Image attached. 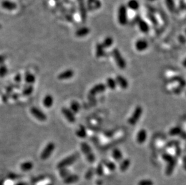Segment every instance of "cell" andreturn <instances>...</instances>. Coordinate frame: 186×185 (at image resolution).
<instances>
[{
  "label": "cell",
  "mask_w": 186,
  "mask_h": 185,
  "mask_svg": "<svg viewBox=\"0 0 186 185\" xmlns=\"http://www.w3.org/2000/svg\"><path fill=\"white\" fill-rule=\"evenodd\" d=\"M111 56L114 58L117 66L121 69H125L127 67V63L125 60L122 56L121 52L117 48H114L111 52Z\"/></svg>",
  "instance_id": "2"
},
{
  "label": "cell",
  "mask_w": 186,
  "mask_h": 185,
  "mask_svg": "<svg viewBox=\"0 0 186 185\" xmlns=\"http://www.w3.org/2000/svg\"></svg>",
  "instance_id": "63"
},
{
  "label": "cell",
  "mask_w": 186,
  "mask_h": 185,
  "mask_svg": "<svg viewBox=\"0 0 186 185\" xmlns=\"http://www.w3.org/2000/svg\"><path fill=\"white\" fill-rule=\"evenodd\" d=\"M81 149L82 152L86 156L87 161L91 164L93 163L95 161V156L92 152L91 146L87 143L83 142L81 144Z\"/></svg>",
  "instance_id": "5"
},
{
  "label": "cell",
  "mask_w": 186,
  "mask_h": 185,
  "mask_svg": "<svg viewBox=\"0 0 186 185\" xmlns=\"http://www.w3.org/2000/svg\"><path fill=\"white\" fill-rule=\"evenodd\" d=\"M91 32L90 29L88 27H84L79 28L75 32V35L78 37H83L88 35Z\"/></svg>",
  "instance_id": "21"
},
{
  "label": "cell",
  "mask_w": 186,
  "mask_h": 185,
  "mask_svg": "<svg viewBox=\"0 0 186 185\" xmlns=\"http://www.w3.org/2000/svg\"><path fill=\"white\" fill-rule=\"evenodd\" d=\"M162 158L168 163V162H170L174 158V157L172 154H170L169 153H163L162 154Z\"/></svg>",
  "instance_id": "43"
},
{
  "label": "cell",
  "mask_w": 186,
  "mask_h": 185,
  "mask_svg": "<svg viewBox=\"0 0 186 185\" xmlns=\"http://www.w3.org/2000/svg\"><path fill=\"white\" fill-rule=\"evenodd\" d=\"M131 161L129 159H125L121 162L119 168L122 172L126 171L130 165Z\"/></svg>",
  "instance_id": "30"
},
{
  "label": "cell",
  "mask_w": 186,
  "mask_h": 185,
  "mask_svg": "<svg viewBox=\"0 0 186 185\" xmlns=\"http://www.w3.org/2000/svg\"><path fill=\"white\" fill-rule=\"evenodd\" d=\"M146 7L148 9V12H150V13H154L155 14L157 12V9L155 7H154V6L150 5V4H147L146 5Z\"/></svg>",
  "instance_id": "46"
},
{
  "label": "cell",
  "mask_w": 186,
  "mask_h": 185,
  "mask_svg": "<svg viewBox=\"0 0 186 185\" xmlns=\"http://www.w3.org/2000/svg\"><path fill=\"white\" fill-rule=\"evenodd\" d=\"M25 81L27 84L32 85L36 81L35 76L30 72H27L25 74Z\"/></svg>",
  "instance_id": "27"
},
{
  "label": "cell",
  "mask_w": 186,
  "mask_h": 185,
  "mask_svg": "<svg viewBox=\"0 0 186 185\" xmlns=\"http://www.w3.org/2000/svg\"><path fill=\"white\" fill-rule=\"evenodd\" d=\"M102 6L100 0H87L86 8L87 11L93 12L99 9Z\"/></svg>",
  "instance_id": "9"
},
{
  "label": "cell",
  "mask_w": 186,
  "mask_h": 185,
  "mask_svg": "<svg viewBox=\"0 0 186 185\" xmlns=\"http://www.w3.org/2000/svg\"><path fill=\"white\" fill-rule=\"evenodd\" d=\"M79 180V177L76 174H70L64 179V183L69 185L77 182Z\"/></svg>",
  "instance_id": "24"
},
{
  "label": "cell",
  "mask_w": 186,
  "mask_h": 185,
  "mask_svg": "<svg viewBox=\"0 0 186 185\" xmlns=\"http://www.w3.org/2000/svg\"><path fill=\"white\" fill-rule=\"evenodd\" d=\"M127 7L125 5H121L117 10V20L120 25H125L128 24Z\"/></svg>",
  "instance_id": "4"
},
{
  "label": "cell",
  "mask_w": 186,
  "mask_h": 185,
  "mask_svg": "<svg viewBox=\"0 0 186 185\" xmlns=\"http://www.w3.org/2000/svg\"><path fill=\"white\" fill-rule=\"evenodd\" d=\"M135 48L137 51H144L148 48V43L145 39H139L135 43Z\"/></svg>",
  "instance_id": "13"
},
{
  "label": "cell",
  "mask_w": 186,
  "mask_h": 185,
  "mask_svg": "<svg viewBox=\"0 0 186 185\" xmlns=\"http://www.w3.org/2000/svg\"><path fill=\"white\" fill-rule=\"evenodd\" d=\"M180 144V141L178 140H172L169 142H168V143L165 145V147L166 148H171L172 147H177L178 146H179Z\"/></svg>",
  "instance_id": "39"
},
{
  "label": "cell",
  "mask_w": 186,
  "mask_h": 185,
  "mask_svg": "<svg viewBox=\"0 0 186 185\" xmlns=\"http://www.w3.org/2000/svg\"><path fill=\"white\" fill-rule=\"evenodd\" d=\"M34 90V87L32 85H28L22 91V95L24 96H28L31 95Z\"/></svg>",
  "instance_id": "35"
},
{
  "label": "cell",
  "mask_w": 186,
  "mask_h": 185,
  "mask_svg": "<svg viewBox=\"0 0 186 185\" xmlns=\"http://www.w3.org/2000/svg\"><path fill=\"white\" fill-rule=\"evenodd\" d=\"M160 16H161V18H162V19L164 20V22H165L168 23V21H167L168 18H167V16H166V14L165 13V12H164L163 11H161V12H160Z\"/></svg>",
  "instance_id": "50"
},
{
  "label": "cell",
  "mask_w": 186,
  "mask_h": 185,
  "mask_svg": "<svg viewBox=\"0 0 186 185\" xmlns=\"http://www.w3.org/2000/svg\"><path fill=\"white\" fill-rule=\"evenodd\" d=\"M134 24H137L140 31L144 33H148L150 30V27L147 21L141 18L140 15H137L132 20Z\"/></svg>",
  "instance_id": "3"
},
{
  "label": "cell",
  "mask_w": 186,
  "mask_h": 185,
  "mask_svg": "<svg viewBox=\"0 0 186 185\" xmlns=\"http://www.w3.org/2000/svg\"><path fill=\"white\" fill-rule=\"evenodd\" d=\"M181 153H182V151L180 146H177L175 148V157L176 158L180 157L181 155Z\"/></svg>",
  "instance_id": "48"
},
{
  "label": "cell",
  "mask_w": 186,
  "mask_h": 185,
  "mask_svg": "<svg viewBox=\"0 0 186 185\" xmlns=\"http://www.w3.org/2000/svg\"><path fill=\"white\" fill-rule=\"evenodd\" d=\"M74 75V72L71 69L66 70L58 75L57 78L59 80H66L73 78Z\"/></svg>",
  "instance_id": "15"
},
{
  "label": "cell",
  "mask_w": 186,
  "mask_h": 185,
  "mask_svg": "<svg viewBox=\"0 0 186 185\" xmlns=\"http://www.w3.org/2000/svg\"><path fill=\"white\" fill-rule=\"evenodd\" d=\"M30 112L37 120L39 121L43 122L46 120V115H45V114L36 107H32L30 109Z\"/></svg>",
  "instance_id": "10"
},
{
  "label": "cell",
  "mask_w": 186,
  "mask_h": 185,
  "mask_svg": "<svg viewBox=\"0 0 186 185\" xmlns=\"http://www.w3.org/2000/svg\"><path fill=\"white\" fill-rule=\"evenodd\" d=\"M14 80L17 83H19L20 82V81H22V76L20 74H17L15 76V78H14Z\"/></svg>",
  "instance_id": "49"
},
{
  "label": "cell",
  "mask_w": 186,
  "mask_h": 185,
  "mask_svg": "<svg viewBox=\"0 0 186 185\" xmlns=\"http://www.w3.org/2000/svg\"><path fill=\"white\" fill-rule=\"evenodd\" d=\"M78 9L80 15V18L81 21L84 23L86 22L87 16V10L86 8V4L84 0H77Z\"/></svg>",
  "instance_id": "8"
},
{
  "label": "cell",
  "mask_w": 186,
  "mask_h": 185,
  "mask_svg": "<svg viewBox=\"0 0 186 185\" xmlns=\"http://www.w3.org/2000/svg\"><path fill=\"white\" fill-rule=\"evenodd\" d=\"M52 185V184H48V185Z\"/></svg>",
  "instance_id": "60"
},
{
  "label": "cell",
  "mask_w": 186,
  "mask_h": 185,
  "mask_svg": "<svg viewBox=\"0 0 186 185\" xmlns=\"http://www.w3.org/2000/svg\"><path fill=\"white\" fill-rule=\"evenodd\" d=\"M147 1H149V2H154V1H155L157 0H147Z\"/></svg>",
  "instance_id": "58"
},
{
  "label": "cell",
  "mask_w": 186,
  "mask_h": 185,
  "mask_svg": "<svg viewBox=\"0 0 186 185\" xmlns=\"http://www.w3.org/2000/svg\"><path fill=\"white\" fill-rule=\"evenodd\" d=\"M186 81L183 79L181 82H179L178 86L173 89V92L176 94H180L183 91V90L186 87Z\"/></svg>",
  "instance_id": "28"
},
{
  "label": "cell",
  "mask_w": 186,
  "mask_h": 185,
  "mask_svg": "<svg viewBox=\"0 0 186 185\" xmlns=\"http://www.w3.org/2000/svg\"><path fill=\"white\" fill-rule=\"evenodd\" d=\"M165 4L166 5L167 9L170 13H177V9L176 8L174 0H165Z\"/></svg>",
  "instance_id": "23"
},
{
  "label": "cell",
  "mask_w": 186,
  "mask_h": 185,
  "mask_svg": "<svg viewBox=\"0 0 186 185\" xmlns=\"http://www.w3.org/2000/svg\"><path fill=\"white\" fill-rule=\"evenodd\" d=\"M182 64H183V66L184 67H186V58L183 60V63H182Z\"/></svg>",
  "instance_id": "56"
},
{
  "label": "cell",
  "mask_w": 186,
  "mask_h": 185,
  "mask_svg": "<svg viewBox=\"0 0 186 185\" xmlns=\"http://www.w3.org/2000/svg\"><path fill=\"white\" fill-rule=\"evenodd\" d=\"M183 79V78L180 76H174L172 78H170L169 80H168V82L171 83V82H181L182 80Z\"/></svg>",
  "instance_id": "44"
},
{
  "label": "cell",
  "mask_w": 186,
  "mask_h": 185,
  "mask_svg": "<svg viewBox=\"0 0 186 185\" xmlns=\"http://www.w3.org/2000/svg\"><path fill=\"white\" fill-rule=\"evenodd\" d=\"M185 32H186V31H185Z\"/></svg>",
  "instance_id": "61"
},
{
  "label": "cell",
  "mask_w": 186,
  "mask_h": 185,
  "mask_svg": "<svg viewBox=\"0 0 186 185\" xmlns=\"http://www.w3.org/2000/svg\"><path fill=\"white\" fill-rule=\"evenodd\" d=\"M186 9V3L185 0H180L179 2V7L178 10L179 11H183Z\"/></svg>",
  "instance_id": "45"
},
{
  "label": "cell",
  "mask_w": 186,
  "mask_h": 185,
  "mask_svg": "<svg viewBox=\"0 0 186 185\" xmlns=\"http://www.w3.org/2000/svg\"><path fill=\"white\" fill-rule=\"evenodd\" d=\"M138 185H153V182L151 180H142L139 182Z\"/></svg>",
  "instance_id": "47"
},
{
  "label": "cell",
  "mask_w": 186,
  "mask_h": 185,
  "mask_svg": "<svg viewBox=\"0 0 186 185\" xmlns=\"http://www.w3.org/2000/svg\"><path fill=\"white\" fill-rule=\"evenodd\" d=\"M116 81L117 83V85L120 86L121 88L122 89H126L128 87V82L125 78H124L122 76L117 75L116 78Z\"/></svg>",
  "instance_id": "16"
},
{
  "label": "cell",
  "mask_w": 186,
  "mask_h": 185,
  "mask_svg": "<svg viewBox=\"0 0 186 185\" xmlns=\"http://www.w3.org/2000/svg\"><path fill=\"white\" fill-rule=\"evenodd\" d=\"M95 173L98 176H102L104 174V168L103 165L101 164H98V165L96 167L95 169Z\"/></svg>",
  "instance_id": "42"
},
{
  "label": "cell",
  "mask_w": 186,
  "mask_h": 185,
  "mask_svg": "<svg viewBox=\"0 0 186 185\" xmlns=\"http://www.w3.org/2000/svg\"><path fill=\"white\" fill-rule=\"evenodd\" d=\"M142 108L140 106H137L134 110L130 118L128 119V123L131 126L135 125L140 118V117L142 114Z\"/></svg>",
  "instance_id": "7"
},
{
  "label": "cell",
  "mask_w": 186,
  "mask_h": 185,
  "mask_svg": "<svg viewBox=\"0 0 186 185\" xmlns=\"http://www.w3.org/2000/svg\"><path fill=\"white\" fill-rule=\"evenodd\" d=\"M106 52L104 50V48L101 43H97L96 45V56L97 58H101L106 56Z\"/></svg>",
  "instance_id": "19"
},
{
  "label": "cell",
  "mask_w": 186,
  "mask_h": 185,
  "mask_svg": "<svg viewBox=\"0 0 186 185\" xmlns=\"http://www.w3.org/2000/svg\"><path fill=\"white\" fill-rule=\"evenodd\" d=\"M106 89H107L106 85L102 83L98 84L92 88V89L89 92V94L91 96H94L99 93H101L105 92L106 90Z\"/></svg>",
  "instance_id": "11"
},
{
  "label": "cell",
  "mask_w": 186,
  "mask_h": 185,
  "mask_svg": "<svg viewBox=\"0 0 186 185\" xmlns=\"http://www.w3.org/2000/svg\"><path fill=\"white\" fill-rule=\"evenodd\" d=\"M62 114L66 118V120L71 123H74L76 118L75 117V114L71 111V110L68 108H63L61 110Z\"/></svg>",
  "instance_id": "12"
},
{
  "label": "cell",
  "mask_w": 186,
  "mask_h": 185,
  "mask_svg": "<svg viewBox=\"0 0 186 185\" xmlns=\"http://www.w3.org/2000/svg\"><path fill=\"white\" fill-rule=\"evenodd\" d=\"M20 169L24 171H30L33 168V164L32 162L27 161L20 164Z\"/></svg>",
  "instance_id": "32"
},
{
  "label": "cell",
  "mask_w": 186,
  "mask_h": 185,
  "mask_svg": "<svg viewBox=\"0 0 186 185\" xmlns=\"http://www.w3.org/2000/svg\"><path fill=\"white\" fill-rule=\"evenodd\" d=\"M81 108V106L80 103L77 102L74 100L70 104V110L74 113V114H77Z\"/></svg>",
  "instance_id": "31"
},
{
  "label": "cell",
  "mask_w": 186,
  "mask_h": 185,
  "mask_svg": "<svg viewBox=\"0 0 186 185\" xmlns=\"http://www.w3.org/2000/svg\"><path fill=\"white\" fill-rule=\"evenodd\" d=\"M182 129L181 128L178 126H176L174 128H172L171 129L169 130V135L171 136H177L179 135L181 133Z\"/></svg>",
  "instance_id": "36"
},
{
  "label": "cell",
  "mask_w": 186,
  "mask_h": 185,
  "mask_svg": "<svg viewBox=\"0 0 186 185\" xmlns=\"http://www.w3.org/2000/svg\"><path fill=\"white\" fill-rule=\"evenodd\" d=\"M6 56L3 55H0V64H2V63H4V61L6 60Z\"/></svg>",
  "instance_id": "52"
},
{
  "label": "cell",
  "mask_w": 186,
  "mask_h": 185,
  "mask_svg": "<svg viewBox=\"0 0 186 185\" xmlns=\"http://www.w3.org/2000/svg\"><path fill=\"white\" fill-rule=\"evenodd\" d=\"M55 147L56 146L54 143L53 142L49 143L42 151L40 154V158L42 160H46L48 159L51 156L53 151H54Z\"/></svg>",
  "instance_id": "6"
},
{
  "label": "cell",
  "mask_w": 186,
  "mask_h": 185,
  "mask_svg": "<svg viewBox=\"0 0 186 185\" xmlns=\"http://www.w3.org/2000/svg\"><path fill=\"white\" fill-rule=\"evenodd\" d=\"M59 172H60V176L63 179L66 178L67 176H68L69 175L71 174L70 171L68 169H67L66 168H62V169H59Z\"/></svg>",
  "instance_id": "40"
},
{
  "label": "cell",
  "mask_w": 186,
  "mask_h": 185,
  "mask_svg": "<svg viewBox=\"0 0 186 185\" xmlns=\"http://www.w3.org/2000/svg\"><path fill=\"white\" fill-rule=\"evenodd\" d=\"M12 97H13V99L16 100V99H17L18 98L19 95L18 94L15 93V94H13L12 95Z\"/></svg>",
  "instance_id": "54"
},
{
  "label": "cell",
  "mask_w": 186,
  "mask_h": 185,
  "mask_svg": "<svg viewBox=\"0 0 186 185\" xmlns=\"http://www.w3.org/2000/svg\"><path fill=\"white\" fill-rule=\"evenodd\" d=\"M178 40L179 42L182 43V44H184L186 42V38L185 36H183V35H180L178 37Z\"/></svg>",
  "instance_id": "51"
},
{
  "label": "cell",
  "mask_w": 186,
  "mask_h": 185,
  "mask_svg": "<svg viewBox=\"0 0 186 185\" xmlns=\"http://www.w3.org/2000/svg\"><path fill=\"white\" fill-rule=\"evenodd\" d=\"M101 44L104 48H110L113 44V38L112 37H106Z\"/></svg>",
  "instance_id": "34"
},
{
  "label": "cell",
  "mask_w": 186,
  "mask_h": 185,
  "mask_svg": "<svg viewBox=\"0 0 186 185\" xmlns=\"http://www.w3.org/2000/svg\"><path fill=\"white\" fill-rule=\"evenodd\" d=\"M75 134L78 138H86L87 133L86 127H84L83 125H80L79 128L76 130Z\"/></svg>",
  "instance_id": "25"
},
{
  "label": "cell",
  "mask_w": 186,
  "mask_h": 185,
  "mask_svg": "<svg viewBox=\"0 0 186 185\" xmlns=\"http://www.w3.org/2000/svg\"><path fill=\"white\" fill-rule=\"evenodd\" d=\"M117 83L115 79H113V78H108L107 79V84L106 86L109 87L111 90H115V89L117 87Z\"/></svg>",
  "instance_id": "33"
},
{
  "label": "cell",
  "mask_w": 186,
  "mask_h": 185,
  "mask_svg": "<svg viewBox=\"0 0 186 185\" xmlns=\"http://www.w3.org/2000/svg\"><path fill=\"white\" fill-rule=\"evenodd\" d=\"M80 154L78 153H75L74 154L65 158L60 162H59L57 165L58 169L62 168H66L67 167L73 165L75 162L78 159Z\"/></svg>",
  "instance_id": "1"
},
{
  "label": "cell",
  "mask_w": 186,
  "mask_h": 185,
  "mask_svg": "<svg viewBox=\"0 0 186 185\" xmlns=\"http://www.w3.org/2000/svg\"><path fill=\"white\" fill-rule=\"evenodd\" d=\"M1 6L3 9L7 10H14L17 8V4L9 0H4L1 2Z\"/></svg>",
  "instance_id": "14"
},
{
  "label": "cell",
  "mask_w": 186,
  "mask_h": 185,
  "mask_svg": "<svg viewBox=\"0 0 186 185\" xmlns=\"http://www.w3.org/2000/svg\"><path fill=\"white\" fill-rule=\"evenodd\" d=\"M1 28H2V25H1V24H0V29H1Z\"/></svg>",
  "instance_id": "59"
},
{
  "label": "cell",
  "mask_w": 186,
  "mask_h": 185,
  "mask_svg": "<svg viewBox=\"0 0 186 185\" xmlns=\"http://www.w3.org/2000/svg\"><path fill=\"white\" fill-rule=\"evenodd\" d=\"M95 173V169L93 168H89L85 174V178L87 180L91 179V178H92Z\"/></svg>",
  "instance_id": "38"
},
{
  "label": "cell",
  "mask_w": 186,
  "mask_h": 185,
  "mask_svg": "<svg viewBox=\"0 0 186 185\" xmlns=\"http://www.w3.org/2000/svg\"><path fill=\"white\" fill-rule=\"evenodd\" d=\"M183 167L186 171V155H184L183 157Z\"/></svg>",
  "instance_id": "53"
},
{
  "label": "cell",
  "mask_w": 186,
  "mask_h": 185,
  "mask_svg": "<svg viewBox=\"0 0 186 185\" xmlns=\"http://www.w3.org/2000/svg\"><path fill=\"white\" fill-rule=\"evenodd\" d=\"M147 138V132L146 130L141 129L138 132L137 134L136 140L139 144H142L145 142Z\"/></svg>",
  "instance_id": "17"
},
{
  "label": "cell",
  "mask_w": 186,
  "mask_h": 185,
  "mask_svg": "<svg viewBox=\"0 0 186 185\" xmlns=\"http://www.w3.org/2000/svg\"><path fill=\"white\" fill-rule=\"evenodd\" d=\"M147 17L149 19L151 24L154 26V27H158L159 25V22L158 20V19L155 16V14L148 12L147 13Z\"/></svg>",
  "instance_id": "29"
},
{
  "label": "cell",
  "mask_w": 186,
  "mask_h": 185,
  "mask_svg": "<svg viewBox=\"0 0 186 185\" xmlns=\"http://www.w3.org/2000/svg\"><path fill=\"white\" fill-rule=\"evenodd\" d=\"M53 103H54V99L51 95L47 94L45 96L43 100V104L46 108H49L51 107L53 105Z\"/></svg>",
  "instance_id": "22"
},
{
  "label": "cell",
  "mask_w": 186,
  "mask_h": 185,
  "mask_svg": "<svg viewBox=\"0 0 186 185\" xmlns=\"http://www.w3.org/2000/svg\"><path fill=\"white\" fill-rule=\"evenodd\" d=\"M104 164L105 165V166L107 167L110 171H114L116 169V165L114 162H113L112 161H107L106 160L103 162Z\"/></svg>",
  "instance_id": "37"
},
{
  "label": "cell",
  "mask_w": 186,
  "mask_h": 185,
  "mask_svg": "<svg viewBox=\"0 0 186 185\" xmlns=\"http://www.w3.org/2000/svg\"><path fill=\"white\" fill-rule=\"evenodd\" d=\"M112 157L116 161L120 162L123 158V155L119 149L114 148L112 151Z\"/></svg>",
  "instance_id": "26"
},
{
  "label": "cell",
  "mask_w": 186,
  "mask_h": 185,
  "mask_svg": "<svg viewBox=\"0 0 186 185\" xmlns=\"http://www.w3.org/2000/svg\"><path fill=\"white\" fill-rule=\"evenodd\" d=\"M177 163V158L174 157V158L169 162H168V165L166 169V173L168 176H170L173 171V169Z\"/></svg>",
  "instance_id": "18"
},
{
  "label": "cell",
  "mask_w": 186,
  "mask_h": 185,
  "mask_svg": "<svg viewBox=\"0 0 186 185\" xmlns=\"http://www.w3.org/2000/svg\"><path fill=\"white\" fill-rule=\"evenodd\" d=\"M12 90H13V87H10V86H9V87H8L7 88V92H10L12 91Z\"/></svg>",
  "instance_id": "55"
},
{
  "label": "cell",
  "mask_w": 186,
  "mask_h": 185,
  "mask_svg": "<svg viewBox=\"0 0 186 185\" xmlns=\"http://www.w3.org/2000/svg\"><path fill=\"white\" fill-rule=\"evenodd\" d=\"M55 1H57V0H55Z\"/></svg>",
  "instance_id": "62"
},
{
  "label": "cell",
  "mask_w": 186,
  "mask_h": 185,
  "mask_svg": "<svg viewBox=\"0 0 186 185\" xmlns=\"http://www.w3.org/2000/svg\"><path fill=\"white\" fill-rule=\"evenodd\" d=\"M126 6L132 11H137L140 8V3L137 0H129Z\"/></svg>",
  "instance_id": "20"
},
{
  "label": "cell",
  "mask_w": 186,
  "mask_h": 185,
  "mask_svg": "<svg viewBox=\"0 0 186 185\" xmlns=\"http://www.w3.org/2000/svg\"><path fill=\"white\" fill-rule=\"evenodd\" d=\"M8 72V69L4 64L0 65V77H4Z\"/></svg>",
  "instance_id": "41"
},
{
  "label": "cell",
  "mask_w": 186,
  "mask_h": 185,
  "mask_svg": "<svg viewBox=\"0 0 186 185\" xmlns=\"http://www.w3.org/2000/svg\"><path fill=\"white\" fill-rule=\"evenodd\" d=\"M25 185V183L20 182V183H18V184H17V185Z\"/></svg>",
  "instance_id": "57"
}]
</instances>
